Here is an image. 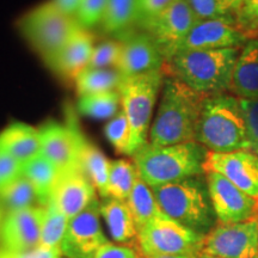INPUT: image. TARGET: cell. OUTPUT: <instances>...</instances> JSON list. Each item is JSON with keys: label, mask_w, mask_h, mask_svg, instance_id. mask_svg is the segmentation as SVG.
Masks as SVG:
<instances>
[{"label": "cell", "mask_w": 258, "mask_h": 258, "mask_svg": "<svg viewBox=\"0 0 258 258\" xmlns=\"http://www.w3.org/2000/svg\"><path fill=\"white\" fill-rule=\"evenodd\" d=\"M207 97L208 95L195 91L173 77L164 79L148 144L170 146L195 141L203 102Z\"/></svg>", "instance_id": "cell-1"}, {"label": "cell", "mask_w": 258, "mask_h": 258, "mask_svg": "<svg viewBox=\"0 0 258 258\" xmlns=\"http://www.w3.org/2000/svg\"><path fill=\"white\" fill-rule=\"evenodd\" d=\"M195 141L211 152L251 150L240 98L231 93L208 96L203 102Z\"/></svg>", "instance_id": "cell-2"}, {"label": "cell", "mask_w": 258, "mask_h": 258, "mask_svg": "<svg viewBox=\"0 0 258 258\" xmlns=\"http://www.w3.org/2000/svg\"><path fill=\"white\" fill-rule=\"evenodd\" d=\"M240 48L180 51L166 61L163 72L205 95L230 92Z\"/></svg>", "instance_id": "cell-3"}, {"label": "cell", "mask_w": 258, "mask_h": 258, "mask_svg": "<svg viewBox=\"0 0 258 258\" xmlns=\"http://www.w3.org/2000/svg\"><path fill=\"white\" fill-rule=\"evenodd\" d=\"M161 212L196 233L206 235L218 224L206 176H194L152 188Z\"/></svg>", "instance_id": "cell-4"}, {"label": "cell", "mask_w": 258, "mask_h": 258, "mask_svg": "<svg viewBox=\"0 0 258 258\" xmlns=\"http://www.w3.org/2000/svg\"><path fill=\"white\" fill-rule=\"evenodd\" d=\"M208 150L196 141L170 146L147 144L134 154L133 163L139 176L153 188L205 175L203 165Z\"/></svg>", "instance_id": "cell-5"}, {"label": "cell", "mask_w": 258, "mask_h": 258, "mask_svg": "<svg viewBox=\"0 0 258 258\" xmlns=\"http://www.w3.org/2000/svg\"><path fill=\"white\" fill-rule=\"evenodd\" d=\"M79 28L80 25L76 18L61 11L53 0L30 10L18 21L21 34L44 62L49 60Z\"/></svg>", "instance_id": "cell-6"}, {"label": "cell", "mask_w": 258, "mask_h": 258, "mask_svg": "<svg viewBox=\"0 0 258 258\" xmlns=\"http://www.w3.org/2000/svg\"><path fill=\"white\" fill-rule=\"evenodd\" d=\"M165 73L152 72L125 78L120 90L121 109L127 116L133 133L134 154L148 144L152 115Z\"/></svg>", "instance_id": "cell-7"}, {"label": "cell", "mask_w": 258, "mask_h": 258, "mask_svg": "<svg viewBox=\"0 0 258 258\" xmlns=\"http://www.w3.org/2000/svg\"><path fill=\"white\" fill-rule=\"evenodd\" d=\"M205 235L196 233L172 219L154 218L139 230L137 247L145 257L199 254Z\"/></svg>", "instance_id": "cell-8"}, {"label": "cell", "mask_w": 258, "mask_h": 258, "mask_svg": "<svg viewBox=\"0 0 258 258\" xmlns=\"http://www.w3.org/2000/svg\"><path fill=\"white\" fill-rule=\"evenodd\" d=\"M101 202L92 201L82 213L70 219L60 250L64 258H95L108 238L101 225Z\"/></svg>", "instance_id": "cell-9"}, {"label": "cell", "mask_w": 258, "mask_h": 258, "mask_svg": "<svg viewBox=\"0 0 258 258\" xmlns=\"http://www.w3.org/2000/svg\"><path fill=\"white\" fill-rule=\"evenodd\" d=\"M201 252L219 258H258V218L239 224H217L205 235Z\"/></svg>", "instance_id": "cell-10"}, {"label": "cell", "mask_w": 258, "mask_h": 258, "mask_svg": "<svg viewBox=\"0 0 258 258\" xmlns=\"http://www.w3.org/2000/svg\"><path fill=\"white\" fill-rule=\"evenodd\" d=\"M198 19L190 9L186 0H176L169 8L153 16L144 19L145 31L156 41L158 47L167 61L176 53L177 47L184 40Z\"/></svg>", "instance_id": "cell-11"}, {"label": "cell", "mask_w": 258, "mask_h": 258, "mask_svg": "<svg viewBox=\"0 0 258 258\" xmlns=\"http://www.w3.org/2000/svg\"><path fill=\"white\" fill-rule=\"evenodd\" d=\"M40 129L41 153L49 159L60 172L80 170V156L86 139L71 118L66 124L50 121Z\"/></svg>", "instance_id": "cell-12"}, {"label": "cell", "mask_w": 258, "mask_h": 258, "mask_svg": "<svg viewBox=\"0 0 258 258\" xmlns=\"http://www.w3.org/2000/svg\"><path fill=\"white\" fill-rule=\"evenodd\" d=\"M205 176L218 224H239L258 218V200L241 191L217 172L209 171Z\"/></svg>", "instance_id": "cell-13"}, {"label": "cell", "mask_w": 258, "mask_h": 258, "mask_svg": "<svg viewBox=\"0 0 258 258\" xmlns=\"http://www.w3.org/2000/svg\"><path fill=\"white\" fill-rule=\"evenodd\" d=\"M206 172H217L251 198L258 200V154L251 150L218 153L208 151Z\"/></svg>", "instance_id": "cell-14"}, {"label": "cell", "mask_w": 258, "mask_h": 258, "mask_svg": "<svg viewBox=\"0 0 258 258\" xmlns=\"http://www.w3.org/2000/svg\"><path fill=\"white\" fill-rule=\"evenodd\" d=\"M246 42L247 38L235 25L234 19L198 21L184 40L177 47L175 54L189 50L241 48Z\"/></svg>", "instance_id": "cell-15"}, {"label": "cell", "mask_w": 258, "mask_h": 258, "mask_svg": "<svg viewBox=\"0 0 258 258\" xmlns=\"http://www.w3.org/2000/svg\"><path fill=\"white\" fill-rule=\"evenodd\" d=\"M44 206L8 212L0 228L2 247L12 252H25L40 245Z\"/></svg>", "instance_id": "cell-16"}, {"label": "cell", "mask_w": 258, "mask_h": 258, "mask_svg": "<svg viewBox=\"0 0 258 258\" xmlns=\"http://www.w3.org/2000/svg\"><path fill=\"white\" fill-rule=\"evenodd\" d=\"M121 44V56L116 70L120 71L124 78L164 70L165 57L156 41L146 31L131 35Z\"/></svg>", "instance_id": "cell-17"}, {"label": "cell", "mask_w": 258, "mask_h": 258, "mask_svg": "<svg viewBox=\"0 0 258 258\" xmlns=\"http://www.w3.org/2000/svg\"><path fill=\"white\" fill-rule=\"evenodd\" d=\"M97 199V190L80 170L60 172L49 201L54 203L69 219L82 213Z\"/></svg>", "instance_id": "cell-18"}, {"label": "cell", "mask_w": 258, "mask_h": 258, "mask_svg": "<svg viewBox=\"0 0 258 258\" xmlns=\"http://www.w3.org/2000/svg\"><path fill=\"white\" fill-rule=\"evenodd\" d=\"M93 40L85 29L80 27L59 50L46 61L54 73L63 78L76 79L89 67L93 51Z\"/></svg>", "instance_id": "cell-19"}, {"label": "cell", "mask_w": 258, "mask_h": 258, "mask_svg": "<svg viewBox=\"0 0 258 258\" xmlns=\"http://www.w3.org/2000/svg\"><path fill=\"white\" fill-rule=\"evenodd\" d=\"M230 93L240 99L258 98V38L249 40L240 48Z\"/></svg>", "instance_id": "cell-20"}, {"label": "cell", "mask_w": 258, "mask_h": 258, "mask_svg": "<svg viewBox=\"0 0 258 258\" xmlns=\"http://www.w3.org/2000/svg\"><path fill=\"white\" fill-rule=\"evenodd\" d=\"M0 148L22 164L41 154L40 129L23 122H12L0 133Z\"/></svg>", "instance_id": "cell-21"}, {"label": "cell", "mask_w": 258, "mask_h": 258, "mask_svg": "<svg viewBox=\"0 0 258 258\" xmlns=\"http://www.w3.org/2000/svg\"><path fill=\"white\" fill-rule=\"evenodd\" d=\"M101 215L115 243L137 246L139 230L127 202L111 198L104 199L101 203Z\"/></svg>", "instance_id": "cell-22"}, {"label": "cell", "mask_w": 258, "mask_h": 258, "mask_svg": "<svg viewBox=\"0 0 258 258\" xmlns=\"http://www.w3.org/2000/svg\"><path fill=\"white\" fill-rule=\"evenodd\" d=\"M110 163L105 154L86 139L80 156L79 169L90 179L97 194L103 199L109 198L108 180Z\"/></svg>", "instance_id": "cell-23"}, {"label": "cell", "mask_w": 258, "mask_h": 258, "mask_svg": "<svg viewBox=\"0 0 258 258\" xmlns=\"http://www.w3.org/2000/svg\"><path fill=\"white\" fill-rule=\"evenodd\" d=\"M22 175L27 177L34 185L41 205L46 206L49 201L54 184L60 175V171L56 169V166L41 153L23 164Z\"/></svg>", "instance_id": "cell-24"}, {"label": "cell", "mask_w": 258, "mask_h": 258, "mask_svg": "<svg viewBox=\"0 0 258 258\" xmlns=\"http://www.w3.org/2000/svg\"><path fill=\"white\" fill-rule=\"evenodd\" d=\"M125 202L133 214L138 230H141L152 219L164 215L158 205L152 188L140 176Z\"/></svg>", "instance_id": "cell-25"}, {"label": "cell", "mask_w": 258, "mask_h": 258, "mask_svg": "<svg viewBox=\"0 0 258 258\" xmlns=\"http://www.w3.org/2000/svg\"><path fill=\"white\" fill-rule=\"evenodd\" d=\"M124 77L116 69H86L74 79L77 92L80 96L93 93L118 91Z\"/></svg>", "instance_id": "cell-26"}, {"label": "cell", "mask_w": 258, "mask_h": 258, "mask_svg": "<svg viewBox=\"0 0 258 258\" xmlns=\"http://www.w3.org/2000/svg\"><path fill=\"white\" fill-rule=\"evenodd\" d=\"M0 206L6 213L42 206L30 180L23 175L0 189Z\"/></svg>", "instance_id": "cell-27"}, {"label": "cell", "mask_w": 258, "mask_h": 258, "mask_svg": "<svg viewBox=\"0 0 258 258\" xmlns=\"http://www.w3.org/2000/svg\"><path fill=\"white\" fill-rule=\"evenodd\" d=\"M140 0H109L102 27L108 32H120L140 23Z\"/></svg>", "instance_id": "cell-28"}, {"label": "cell", "mask_w": 258, "mask_h": 258, "mask_svg": "<svg viewBox=\"0 0 258 258\" xmlns=\"http://www.w3.org/2000/svg\"><path fill=\"white\" fill-rule=\"evenodd\" d=\"M138 178L139 172L134 163L125 159L112 160L108 180L109 198L125 201Z\"/></svg>", "instance_id": "cell-29"}, {"label": "cell", "mask_w": 258, "mask_h": 258, "mask_svg": "<svg viewBox=\"0 0 258 258\" xmlns=\"http://www.w3.org/2000/svg\"><path fill=\"white\" fill-rule=\"evenodd\" d=\"M69 222L70 219L54 203L47 202V205L44 206L38 247L48 250L60 249L63 235L69 227Z\"/></svg>", "instance_id": "cell-30"}, {"label": "cell", "mask_w": 258, "mask_h": 258, "mask_svg": "<svg viewBox=\"0 0 258 258\" xmlns=\"http://www.w3.org/2000/svg\"><path fill=\"white\" fill-rule=\"evenodd\" d=\"M120 104L121 96L118 91L93 93L79 97L78 110L80 114L96 120H105L112 118L120 111Z\"/></svg>", "instance_id": "cell-31"}, {"label": "cell", "mask_w": 258, "mask_h": 258, "mask_svg": "<svg viewBox=\"0 0 258 258\" xmlns=\"http://www.w3.org/2000/svg\"><path fill=\"white\" fill-rule=\"evenodd\" d=\"M104 134L118 153L134 156L133 133L127 116L122 109L105 124Z\"/></svg>", "instance_id": "cell-32"}, {"label": "cell", "mask_w": 258, "mask_h": 258, "mask_svg": "<svg viewBox=\"0 0 258 258\" xmlns=\"http://www.w3.org/2000/svg\"><path fill=\"white\" fill-rule=\"evenodd\" d=\"M198 21L234 19L237 6L231 0H186Z\"/></svg>", "instance_id": "cell-33"}, {"label": "cell", "mask_w": 258, "mask_h": 258, "mask_svg": "<svg viewBox=\"0 0 258 258\" xmlns=\"http://www.w3.org/2000/svg\"><path fill=\"white\" fill-rule=\"evenodd\" d=\"M234 21L247 41L258 38V0H241Z\"/></svg>", "instance_id": "cell-34"}, {"label": "cell", "mask_w": 258, "mask_h": 258, "mask_svg": "<svg viewBox=\"0 0 258 258\" xmlns=\"http://www.w3.org/2000/svg\"><path fill=\"white\" fill-rule=\"evenodd\" d=\"M121 50V42H102L93 48L88 69H116L120 61Z\"/></svg>", "instance_id": "cell-35"}, {"label": "cell", "mask_w": 258, "mask_h": 258, "mask_svg": "<svg viewBox=\"0 0 258 258\" xmlns=\"http://www.w3.org/2000/svg\"><path fill=\"white\" fill-rule=\"evenodd\" d=\"M108 2L109 0H82L74 18L85 30L102 24L108 8Z\"/></svg>", "instance_id": "cell-36"}, {"label": "cell", "mask_w": 258, "mask_h": 258, "mask_svg": "<svg viewBox=\"0 0 258 258\" xmlns=\"http://www.w3.org/2000/svg\"><path fill=\"white\" fill-rule=\"evenodd\" d=\"M251 144V151L258 154V98L240 99Z\"/></svg>", "instance_id": "cell-37"}, {"label": "cell", "mask_w": 258, "mask_h": 258, "mask_svg": "<svg viewBox=\"0 0 258 258\" xmlns=\"http://www.w3.org/2000/svg\"><path fill=\"white\" fill-rule=\"evenodd\" d=\"M95 258H146L135 245L108 243L103 245Z\"/></svg>", "instance_id": "cell-38"}, {"label": "cell", "mask_w": 258, "mask_h": 258, "mask_svg": "<svg viewBox=\"0 0 258 258\" xmlns=\"http://www.w3.org/2000/svg\"><path fill=\"white\" fill-rule=\"evenodd\" d=\"M22 166L21 161L0 148V183L3 185L22 176Z\"/></svg>", "instance_id": "cell-39"}, {"label": "cell", "mask_w": 258, "mask_h": 258, "mask_svg": "<svg viewBox=\"0 0 258 258\" xmlns=\"http://www.w3.org/2000/svg\"><path fill=\"white\" fill-rule=\"evenodd\" d=\"M175 2L176 0H140L141 21L158 15Z\"/></svg>", "instance_id": "cell-40"}, {"label": "cell", "mask_w": 258, "mask_h": 258, "mask_svg": "<svg viewBox=\"0 0 258 258\" xmlns=\"http://www.w3.org/2000/svg\"><path fill=\"white\" fill-rule=\"evenodd\" d=\"M53 3L64 14L74 17L82 0H53Z\"/></svg>", "instance_id": "cell-41"}, {"label": "cell", "mask_w": 258, "mask_h": 258, "mask_svg": "<svg viewBox=\"0 0 258 258\" xmlns=\"http://www.w3.org/2000/svg\"><path fill=\"white\" fill-rule=\"evenodd\" d=\"M147 258H199V254H173V256H156Z\"/></svg>", "instance_id": "cell-42"}, {"label": "cell", "mask_w": 258, "mask_h": 258, "mask_svg": "<svg viewBox=\"0 0 258 258\" xmlns=\"http://www.w3.org/2000/svg\"><path fill=\"white\" fill-rule=\"evenodd\" d=\"M0 258H16V256L14 252L5 250L4 247L0 246Z\"/></svg>", "instance_id": "cell-43"}, {"label": "cell", "mask_w": 258, "mask_h": 258, "mask_svg": "<svg viewBox=\"0 0 258 258\" xmlns=\"http://www.w3.org/2000/svg\"><path fill=\"white\" fill-rule=\"evenodd\" d=\"M3 219H4V209H3L2 206H0V228H2Z\"/></svg>", "instance_id": "cell-44"}, {"label": "cell", "mask_w": 258, "mask_h": 258, "mask_svg": "<svg viewBox=\"0 0 258 258\" xmlns=\"http://www.w3.org/2000/svg\"><path fill=\"white\" fill-rule=\"evenodd\" d=\"M199 258H219V257H213V256H209V254H207V253L200 252L199 253Z\"/></svg>", "instance_id": "cell-45"}, {"label": "cell", "mask_w": 258, "mask_h": 258, "mask_svg": "<svg viewBox=\"0 0 258 258\" xmlns=\"http://www.w3.org/2000/svg\"><path fill=\"white\" fill-rule=\"evenodd\" d=\"M231 2L233 3V4H234L235 6H237V9H238V6H239V4H240L241 0H231Z\"/></svg>", "instance_id": "cell-46"}, {"label": "cell", "mask_w": 258, "mask_h": 258, "mask_svg": "<svg viewBox=\"0 0 258 258\" xmlns=\"http://www.w3.org/2000/svg\"><path fill=\"white\" fill-rule=\"evenodd\" d=\"M2 186H3V184H2V183H0V189H2Z\"/></svg>", "instance_id": "cell-47"}, {"label": "cell", "mask_w": 258, "mask_h": 258, "mask_svg": "<svg viewBox=\"0 0 258 258\" xmlns=\"http://www.w3.org/2000/svg\"><path fill=\"white\" fill-rule=\"evenodd\" d=\"M62 258H64V257H62Z\"/></svg>", "instance_id": "cell-48"}]
</instances>
